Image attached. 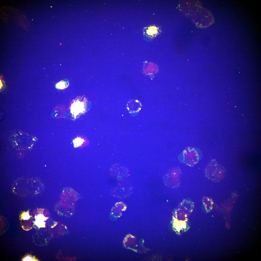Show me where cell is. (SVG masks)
<instances>
[{"label":"cell","instance_id":"obj_8","mask_svg":"<svg viewBox=\"0 0 261 261\" xmlns=\"http://www.w3.org/2000/svg\"><path fill=\"white\" fill-rule=\"evenodd\" d=\"M30 218V216L28 214H27L23 216V218L25 219H29Z\"/></svg>","mask_w":261,"mask_h":261},{"label":"cell","instance_id":"obj_6","mask_svg":"<svg viewBox=\"0 0 261 261\" xmlns=\"http://www.w3.org/2000/svg\"><path fill=\"white\" fill-rule=\"evenodd\" d=\"M157 28L153 26L149 28L147 31V33L149 35H151L157 34Z\"/></svg>","mask_w":261,"mask_h":261},{"label":"cell","instance_id":"obj_4","mask_svg":"<svg viewBox=\"0 0 261 261\" xmlns=\"http://www.w3.org/2000/svg\"><path fill=\"white\" fill-rule=\"evenodd\" d=\"M45 218L42 215L38 216L35 222L36 224L38 226L42 227L44 226L45 223L44 221L45 220Z\"/></svg>","mask_w":261,"mask_h":261},{"label":"cell","instance_id":"obj_1","mask_svg":"<svg viewBox=\"0 0 261 261\" xmlns=\"http://www.w3.org/2000/svg\"><path fill=\"white\" fill-rule=\"evenodd\" d=\"M224 171L223 167L214 159L209 162L205 169V174L209 178L213 180L221 179L224 175Z\"/></svg>","mask_w":261,"mask_h":261},{"label":"cell","instance_id":"obj_2","mask_svg":"<svg viewBox=\"0 0 261 261\" xmlns=\"http://www.w3.org/2000/svg\"><path fill=\"white\" fill-rule=\"evenodd\" d=\"M182 156L183 162L191 167L198 163L200 160V156L198 151L194 148L190 147L183 151Z\"/></svg>","mask_w":261,"mask_h":261},{"label":"cell","instance_id":"obj_3","mask_svg":"<svg viewBox=\"0 0 261 261\" xmlns=\"http://www.w3.org/2000/svg\"><path fill=\"white\" fill-rule=\"evenodd\" d=\"M81 100V98H79L75 99L70 106L71 112L75 118L80 114L83 113L85 110V103Z\"/></svg>","mask_w":261,"mask_h":261},{"label":"cell","instance_id":"obj_7","mask_svg":"<svg viewBox=\"0 0 261 261\" xmlns=\"http://www.w3.org/2000/svg\"><path fill=\"white\" fill-rule=\"evenodd\" d=\"M24 261H33L31 258L30 257L28 256L26 257L24 259Z\"/></svg>","mask_w":261,"mask_h":261},{"label":"cell","instance_id":"obj_5","mask_svg":"<svg viewBox=\"0 0 261 261\" xmlns=\"http://www.w3.org/2000/svg\"><path fill=\"white\" fill-rule=\"evenodd\" d=\"M68 81L62 80L57 83L56 85V87L58 89H62L67 87L68 86Z\"/></svg>","mask_w":261,"mask_h":261}]
</instances>
